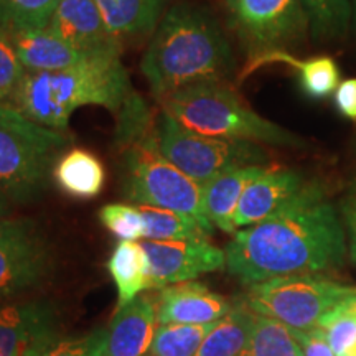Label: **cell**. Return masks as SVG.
Wrapping results in <instances>:
<instances>
[{"label": "cell", "instance_id": "f546056e", "mask_svg": "<svg viewBox=\"0 0 356 356\" xmlns=\"http://www.w3.org/2000/svg\"><path fill=\"white\" fill-rule=\"evenodd\" d=\"M99 220L102 226L121 241H142L145 236V221L137 204H106L101 208Z\"/></svg>", "mask_w": 356, "mask_h": 356}, {"label": "cell", "instance_id": "52a82bcc", "mask_svg": "<svg viewBox=\"0 0 356 356\" xmlns=\"http://www.w3.org/2000/svg\"><path fill=\"white\" fill-rule=\"evenodd\" d=\"M155 139L163 157L200 185L231 168L269 162V154L257 142L203 136L184 127L165 111L155 121Z\"/></svg>", "mask_w": 356, "mask_h": 356}, {"label": "cell", "instance_id": "d6a6232c", "mask_svg": "<svg viewBox=\"0 0 356 356\" xmlns=\"http://www.w3.org/2000/svg\"><path fill=\"white\" fill-rule=\"evenodd\" d=\"M292 332L304 351V356H335L320 327L310 328V330H293L292 328Z\"/></svg>", "mask_w": 356, "mask_h": 356}, {"label": "cell", "instance_id": "e0dca14e", "mask_svg": "<svg viewBox=\"0 0 356 356\" xmlns=\"http://www.w3.org/2000/svg\"><path fill=\"white\" fill-rule=\"evenodd\" d=\"M20 63L29 73L60 71L86 60L76 48L56 35L50 26L8 33Z\"/></svg>", "mask_w": 356, "mask_h": 356}, {"label": "cell", "instance_id": "3957f363", "mask_svg": "<svg viewBox=\"0 0 356 356\" xmlns=\"http://www.w3.org/2000/svg\"><path fill=\"white\" fill-rule=\"evenodd\" d=\"M132 92L121 58H86L60 71H25L10 106L40 126L68 131L74 111L101 106L118 115Z\"/></svg>", "mask_w": 356, "mask_h": 356}, {"label": "cell", "instance_id": "4fadbf2b", "mask_svg": "<svg viewBox=\"0 0 356 356\" xmlns=\"http://www.w3.org/2000/svg\"><path fill=\"white\" fill-rule=\"evenodd\" d=\"M47 26L86 58H121L124 43L106 24L96 0H60Z\"/></svg>", "mask_w": 356, "mask_h": 356}, {"label": "cell", "instance_id": "7402d4cb", "mask_svg": "<svg viewBox=\"0 0 356 356\" xmlns=\"http://www.w3.org/2000/svg\"><path fill=\"white\" fill-rule=\"evenodd\" d=\"M108 269L118 287V309L132 302L142 292L152 291L149 256L140 243H119L109 257Z\"/></svg>", "mask_w": 356, "mask_h": 356}, {"label": "cell", "instance_id": "74e56055", "mask_svg": "<svg viewBox=\"0 0 356 356\" xmlns=\"http://www.w3.org/2000/svg\"><path fill=\"white\" fill-rule=\"evenodd\" d=\"M145 356H149V355H145Z\"/></svg>", "mask_w": 356, "mask_h": 356}, {"label": "cell", "instance_id": "484cf974", "mask_svg": "<svg viewBox=\"0 0 356 356\" xmlns=\"http://www.w3.org/2000/svg\"><path fill=\"white\" fill-rule=\"evenodd\" d=\"M244 356H304L292 328L277 320L257 315Z\"/></svg>", "mask_w": 356, "mask_h": 356}, {"label": "cell", "instance_id": "9a60e30c", "mask_svg": "<svg viewBox=\"0 0 356 356\" xmlns=\"http://www.w3.org/2000/svg\"><path fill=\"white\" fill-rule=\"evenodd\" d=\"M231 309L233 302L197 280L173 284L157 293L159 323L210 325L221 320Z\"/></svg>", "mask_w": 356, "mask_h": 356}, {"label": "cell", "instance_id": "ba28073f", "mask_svg": "<svg viewBox=\"0 0 356 356\" xmlns=\"http://www.w3.org/2000/svg\"><path fill=\"white\" fill-rule=\"evenodd\" d=\"M351 296H356V287L322 275H289L249 286L244 302L257 315L277 320L293 330H310Z\"/></svg>", "mask_w": 356, "mask_h": 356}, {"label": "cell", "instance_id": "5bb4252c", "mask_svg": "<svg viewBox=\"0 0 356 356\" xmlns=\"http://www.w3.org/2000/svg\"><path fill=\"white\" fill-rule=\"evenodd\" d=\"M307 181L292 168L267 165L266 170L244 190L234 216L236 229L249 228L286 208Z\"/></svg>", "mask_w": 356, "mask_h": 356}, {"label": "cell", "instance_id": "ffe728a7", "mask_svg": "<svg viewBox=\"0 0 356 356\" xmlns=\"http://www.w3.org/2000/svg\"><path fill=\"white\" fill-rule=\"evenodd\" d=\"M58 188L76 200H92L101 195L106 184V168L99 157L86 149L66 150L53 167Z\"/></svg>", "mask_w": 356, "mask_h": 356}, {"label": "cell", "instance_id": "277c9868", "mask_svg": "<svg viewBox=\"0 0 356 356\" xmlns=\"http://www.w3.org/2000/svg\"><path fill=\"white\" fill-rule=\"evenodd\" d=\"M162 109L184 127L203 136L304 147L299 136L254 113L225 81H203L178 89L163 97Z\"/></svg>", "mask_w": 356, "mask_h": 356}, {"label": "cell", "instance_id": "d590c367", "mask_svg": "<svg viewBox=\"0 0 356 356\" xmlns=\"http://www.w3.org/2000/svg\"><path fill=\"white\" fill-rule=\"evenodd\" d=\"M8 213H10V202L3 197L2 193H0V218L2 216H7Z\"/></svg>", "mask_w": 356, "mask_h": 356}, {"label": "cell", "instance_id": "f1b7e54d", "mask_svg": "<svg viewBox=\"0 0 356 356\" xmlns=\"http://www.w3.org/2000/svg\"><path fill=\"white\" fill-rule=\"evenodd\" d=\"M335 356L356 355V296H351L328 312L318 323Z\"/></svg>", "mask_w": 356, "mask_h": 356}, {"label": "cell", "instance_id": "30bf717a", "mask_svg": "<svg viewBox=\"0 0 356 356\" xmlns=\"http://www.w3.org/2000/svg\"><path fill=\"white\" fill-rule=\"evenodd\" d=\"M231 25L259 53L282 50L309 25L302 0H226Z\"/></svg>", "mask_w": 356, "mask_h": 356}, {"label": "cell", "instance_id": "9c48e42d", "mask_svg": "<svg viewBox=\"0 0 356 356\" xmlns=\"http://www.w3.org/2000/svg\"><path fill=\"white\" fill-rule=\"evenodd\" d=\"M53 252L30 220L0 218V304L47 282Z\"/></svg>", "mask_w": 356, "mask_h": 356}, {"label": "cell", "instance_id": "d4e9b609", "mask_svg": "<svg viewBox=\"0 0 356 356\" xmlns=\"http://www.w3.org/2000/svg\"><path fill=\"white\" fill-rule=\"evenodd\" d=\"M210 325L159 323L155 328L149 356H197Z\"/></svg>", "mask_w": 356, "mask_h": 356}, {"label": "cell", "instance_id": "836d02e7", "mask_svg": "<svg viewBox=\"0 0 356 356\" xmlns=\"http://www.w3.org/2000/svg\"><path fill=\"white\" fill-rule=\"evenodd\" d=\"M340 215L346 229V238H348L351 261L356 264V181L350 186L348 193L345 195L343 202H341Z\"/></svg>", "mask_w": 356, "mask_h": 356}, {"label": "cell", "instance_id": "4dcf8cb0", "mask_svg": "<svg viewBox=\"0 0 356 356\" xmlns=\"http://www.w3.org/2000/svg\"><path fill=\"white\" fill-rule=\"evenodd\" d=\"M24 74L25 68L17 56L10 37L0 29V102L10 104Z\"/></svg>", "mask_w": 356, "mask_h": 356}, {"label": "cell", "instance_id": "4316f807", "mask_svg": "<svg viewBox=\"0 0 356 356\" xmlns=\"http://www.w3.org/2000/svg\"><path fill=\"white\" fill-rule=\"evenodd\" d=\"M60 0H0V29L7 33L44 29Z\"/></svg>", "mask_w": 356, "mask_h": 356}, {"label": "cell", "instance_id": "8992f818", "mask_svg": "<svg viewBox=\"0 0 356 356\" xmlns=\"http://www.w3.org/2000/svg\"><path fill=\"white\" fill-rule=\"evenodd\" d=\"M124 149L122 191L129 202L186 213L213 226L203 211V185L163 157L155 126Z\"/></svg>", "mask_w": 356, "mask_h": 356}, {"label": "cell", "instance_id": "e575fe53", "mask_svg": "<svg viewBox=\"0 0 356 356\" xmlns=\"http://www.w3.org/2000/svg\"><path fill=\"white\" fill-rule=\"evenodd\" d=\"M335 104L343 118L356 121V78L340 83L335 91Z\"/></svg>", "mask_w": 356, "mask_h": 356}, {"label": "cell", "instance_id": "d6986e66", "mask_svg": "<svg viewBox=\"0 0 356 356\" xmlns=\"http://www.w3.org/2000/svg\"><path fill=\"white\" fill-rule=\"evenodd\" d=\"M96 3L111 32L122 43L154 33L172 7V0H96Z\"/></svg>", "mask_w": 356, "mask_h": 356}, {"label": "cell", "instance_id": "cb8c5ba5", "mask_svg": "<svg viewBox=\"0 0 356 356\" xmlns=\"http://www.w3.org/2000/svg\"><path fill=\"white\" fill-rule=\"evenodd\" d=\"M145 221L144 239L152 241H180V239H208L213 226L204 225L198 218L165 208L137 204Z\"/></svg>", "mask_w": 356, "mask_h": 356}, {"label": "cell", "instance_id": "6da1fadb", "mask_svg": "<svg viewBox=\"0 0 356 356\" xmlns=\"http://www.w3.org/2000/svg\"><path fill=\"white\" fill-rule=\"evenodd\" d=\"M348 238L340 211L317 184L267 220L236 231L225 249L226 269L244 286L289 275L340 269Z\"/></svg>", "mask_w": 356, "mask_h": 356}, {"label": "cell", "instance_id": "7a4b0ae2", "mask_svg": "<svg viewBox=\"0 0 356 356\" xmlns=\"http://www.w3.org/2000/svg\"><path fill=\"white\" fill-rule=\"evenodd\" d=\"M233 66V51L220 24L191 2L168 8L140 61L150 92L160 101L191 84L222 81Z\"/></svg>", "mask_w": 356, "mask_h": 356}, {"label": "cell", "instance_id": "2e32d148", "mask_svg": "<svg viewBox=\"0 0 356 356\" xmlns=\"http://www.w3.org/2000/svg\"><path fill=\"white\" fill-rule=\"evenodd\" d=\"M157 323V296L140 293L121 309H115L102 356H145Z\"/></svg>", "mask_w": 356, "mask_h": 356}, {"label": "cell", "instance_id": "5b68a950", "mask_svg": "<svg viewBox=\"0 0 356 356\" xmlns=\"http://www.w3.org/2000/svg\"><path fill=\"white\" fill-rule=\"evenodd\" d=\"M71 142L68 131L40 126L0 102V193L19 204L42 197L53 167Z\"/></svg>", "mask_w": 356, "mask_h": 356}, {"label": "cell", "instance_id": "603a6c76", "mask_svg": "<svg viewBox=\"0 0 356 356\" xmlns=\"http://www.w3.org/2000/svg\"><path fill=\"white\" fill-rule=\"evenodd\" d=\"M256 317L257 314L249 309L246 302H236L225 317L213 323L197 356H244Z\"/></svg>", "mask_w": 356, "mask_h": 356}, {"label": "cell", "instance_id": "8d00e7d4", "mask_svg": "<svg viewBox=\"0 0 356 356\" xmlns=\"http://www.w3.org/2000/svg\"><path fill=\"white\" fill-rule=\"evenodd\" d=\"M355 15H356V0H355Z\"/></svg>", "mask_w": 356, "mask_h": 356}, {"label": "cell", "instance_id": "1f68e13d", "mask_svg": "<svg viewBox=\"0 0 356 356\" xmlns=\"http://www.w3.org/2000/svg\"><path fill=\"white\" fill-rule=\"evenodd\" d=\"M108 345V328H96L81 337L61 338L38 356H102Z\"/></svg>", "mask_w": 356, "mask_h": 356}, {"label": "cell", "instance_id": "83f0119b", "mask_svg": "<svg viewBox=\"0 0 356 356\" xmlns=\"http://www.w3.org/2000/svg\"><path fill=\"white\" fill-rule=\"evenodd\" d=\"M312 33L318 40L343 37L351 19L350 0H302Z\"/></svg>", "mask_w": 356, "mask_h": 356}, {"label": "cell", "instance_id": "8fae6325", "mask_svg": "<svg viewBox=\"0 0 356 356\" xmlns=\"http://www.w3.org/2000/svg\"><path fill=\"white\" fill-rule=\"evenodd\" d=\"M61 338V315L51 300L0 304V356H38Z\"/></svg>", "mask_w": 356, "mask_h": 356}, {"label": "cell", "instance_id": "44dd1931", "mask_svg": "<svg viewBox=\"0 0 356 356\" xmlns=\"http://www.w3.org/2000/svg\"><path fill=\"white\" fill-rule=\"evenodd\" d=\"M269 63H284L291 66L299 73L300 86L307 96L314 99H323L332 92L337 91L340 86V70H338L337 61L330 56H317L309 58V60H299V58L289 55L287 51L274 50L259 53L254 60L248 66L246 73L257 66Z\"/></svg>", "mask_w": 356, "mask_h": 356}, {"label": "cell", "instance_id": "ac0fdd59", "mask_svg": "<svg viewBox=\"0 0 356 356\" xmlns=\"http://www.w3.org/2000/svg\"><path fill=\"white\" fill-rule=\"evenodd\" d=\"M266 167L231 168L203 185V211L213 226L229 234L238 231L234 226V216L244 190L266 170Z\"/></svg>", "mask_w": 356, "mask_h": 356}, {"label": "cell", "instance_id": "7c38bea8", "mask_svg": "<svg viewBox=\"0 0 356 356\" xmlns=\"http://www.w3.org/2000/svg\"><path fill=\"white\" fill-rule=\"evenodd\" d=\"M140 244L149 256L152 291L195 280L200 275L216 273L226 267L225 251L208 239H142Z\"/></svg>", "mask_w": 356, "mask_h": 356}]
</instances>
